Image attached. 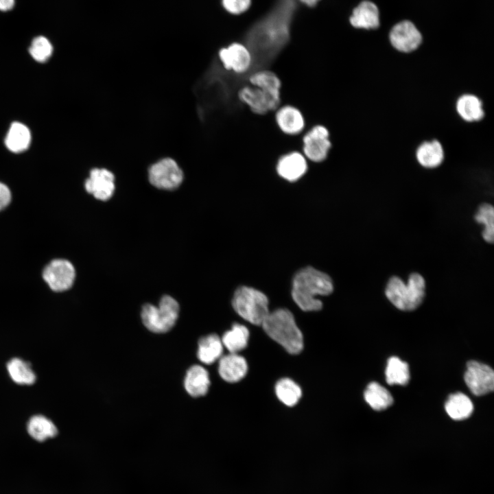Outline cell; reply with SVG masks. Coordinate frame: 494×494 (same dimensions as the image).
<instances>
[{"label":"cell","instance_id":"cell-1","mask_svg":"<svg viewBox=\"0 0 494 494\" xmlns=\"http://www.w3.org/2000/svg\"><path fill=\"white\" fill-rule=\"evenodd\" d=\"M298 5L297 0H275L247 30L243 40L252 56V67L263 69L288 43Z\"/></svg>","mask_w":494,"mask_h":494},{"label":"cell","instance_id":"cell-2","mask_svg":"<svg viewBox=\"0 0 494 494\" xmlns=\"http://www.w3.org/2000/svg\"><path fill=\"white\" fill-rule=\"evenodd\" d=\"M333 290L331 279L312 267L299 270L294 277L292 295L294 302L303 311H318L322 303L317 295H329Z\"/></svg>","mask_w":494,"mask_h":494},{"label":"cell","instance_id":"cell-3","mask_svg":"<svg viewBox=\"0 0 494 494\" xmlns=\"http://www.w3.org/2000/svg\"><path fill=\"white\" fill-rule=\"evenodd\" d=\"M261 325L265 332L290 353L298 354L303 350L302 333L288 309L270 312Z\"/></svg>","mask_w":494,"mask_h":494},{"label":"cell","instance_id":"cell-4","mask_svg":"<svg viewBox=\"0 0 494 494\" xmlns=\"http://www.w3.org/2000/svg\"><path fill=\"white\" fill-rule=\"evenodd\" d=\"M425 290L424 277L418 272H412L406 283L399 277H390L385 287V295L396 308L412 311L422 303Z\"/></svg>","mask_w":494,"mask_h":494},{"label":"cell","instance_id":"cell-5","mask_svg":"<svg viewBox=\"0 0 494 494\" xmlns=\"http://www.w3.org/2000/svg\"><path fill=\"white\" fill-rule=\"evenodd\" d=\"M235 311L244 320L255 325H261L268 314V300L261 292L242 286L233 296Z\"/></svg>","mask_w":494,"mask_h":494},{"label":"cell","instance_id":"cell-6","mask_svg":"<svg viewBox=\"0 0 494 494\" xmlns=\"http://www.w3.org/2000/svg\"><path fill=\"white\" fill-rule=\"evenodd\" d=\"M179 314V305L172 296H164L158 306L145 304L141 319L145 327L156 333H165L175 325Z\"/></svg>","mask_w":494,"mask_h":494},{"label":"cell","instance_id":"cell-7","mask_svg":"<svg viewBox=\"0 0 494 494\" xmlns=\"http://www.w3.org/2000/svg\"><path fill=\"white\" fill-rule=\"evenodd\" d=\"M148 179L158 189L173 190L182 183L183 172L176 161L164 158L150 167Z\"/></svg>","mask_w":494,"mask_h":494},{"label":"cell","instance_id":"cell-8","mask_svg":"<svg viewBox=\"0 0 494 494\" xmlns=\"http://www.w3.org/2000/svg\"><path fill=\"white\" fill-rule=\"evenodd\" d=\"M331 148L328 129L322 125L312 127L303 137V151L306 158L315 163L325 161Z\"/></svg>","mask_w":494,"mask_h":494},{"label":"cell","instance_id":"cell-9","mask_svg":"<svg viewBox=\"0 0 494 494\" xmlns=\"http://www.w3.org/2000/svg\"><path fill=\"white\" fill-rule=\"evenodd\" d=\"M43 277L49 287L55 292L66 291L71 287L75 278L73 264L64 259L52 260L45 268Z\"/></svg>","mask_w":494,"mask_h":494},{"label":"cell","instance_id":"cell-10","mask_svg":"<svg viewBox=\"0 0 494 494\" xmlns=\"http://www.w3.org/2000/svg\"><path fill=\"white\" fill-rule=\"evenodd\" d=\"M464 379L467 387L475 395H484L493 390L494 372L485 364L474 360L468 362Z\"/></svg>","mask_w":494,"mask_h":494},{"label":"cell","instance_id":"cell-11","mask_svg":"<svg viewBox=\"0 0 494 494\" xmlns=\"http://www.w3.org/2000/svg\"><path fill=\"white\" fill-rule=\"evenodd\" d=\"M389 39L391 45L401 53H411L419 48L422 36L416 26L409 21L396 24L390 30Z\"/></svg>","mask_w":494,"mask_h":494},{"label":"cell","instance_id":"cell-12","mask_svg":"<svg viewBox=\"0 0 494 494\" xmlns=\"http://www.w3.org/2000/svg\"><path fill=\"white\" fill-rule=\"evenodd\" d=\"M220 60L228 71L243 74L252 67V59L250 51L242 43H233L219 51Z\"/></svg>","mask_w":494,"mask_h":494},{"label":"cell","instance_id":"cell-13","mask_svg":"<svg viewBox=\"0 0 494 494\" xmlns=\"http://www.w3.org/2000/svg\"><path fill=\"white\" fill-rule=\"evenodd\" d=\"M237 95L239 100L257 115H265L277 110L281 102L261 89L251 84L242 87Z\"/></svg>","mask_w":494,"mask_h":494},{"label":"cell","instance_id":"cell-14","mask_svg":"<svg viewBox=\"0 0 494 494\" xmlns=\"http://www.w3.org/2000/svg\"><path fill=\"white\" fill-rule=\"evenodd\" d=\"M84 187L86 191L96 199L108 200L115 191V176L107 169L94 168L91 170L89 177L85 181Z\"/></svg>","mask_w":494,"mask_h":494},{"label":"cell","instance_id":"cell-15","mask_svg":"<svg viewBox=\"0 0 494 494\" xmlns=\"http://www.w3.org/2000/svg\"><path fill=\"white\" fill-rule=\"evenodd\" d=\"M417 163L424 169H433L440 167L445 158V151L442 143L436 139L421 141L414 150Z\"/></svg>","mask_w":494,"mask_h":494},{"label":"cell","instance_id":"cell-16","mask_svg":"<svg viewBox=\"0 0 494 494\" xmlns=\"http://www.w3.org/2000/svg\"><path fill=\"white\" fill-rule=\"evenodd\" d=\"M455 110L464 122L478 123L485 117L484 103L481 98L472 93H463L456 99Z\"/></svg>","mask_w":494,"mask_h":494},{"label":"cell","instance_id":"cell-17","mask_svg":"<svg viewBox=\"0 0 494 494\" xmlns=\"http://www.w3.org/2000/svg\"><path fill=\"white\" fill-rule=\"evenodd\" d=\"M307 158L303 154L290 152L281 156L277 163V172L283 179L294 182L300 179L307 170Z\"/></svg>","mask_w":494,"mask_h":494},{"label":"cell","instance_id":"cell-18","mask_svg":"<svg viewBox=\"0 0 494 494\" xmlns=\"http://www.w3.org/2000/svg\"><path fill=\"white\" fill-rule=\"evenodd\" d=\"M275 120L279 129L288 135L298 134L305 128V119L302 113L291 105L277 108Z\"/></svg>","mask_w":494,"mask_h":494},{"label":"cell","instance_id":"cell-19","mask_svg":"<svg viewBox=\"0 0 494 494\" xmlns=\"http://www.w3.org/2000/svg\"><path fill=\"white\" fill-rule=\"evenodd\" d=\"M248 365L246 360L237 353H230L220 358L218 372L227 382L235 383L246 375Z\"/></svg>","mask_w":494,"mask_h":494},{"label":"cell","instance_id":"cell-20","mask_svg":"<svg viewBox=\"0 0 494 494\" xmlns=\"http://www.w3.org/2000/svg\"><path fill=\"white\" fill-rule=\"evenodd\" d=\"M349 21L356 28L375 29L379 25V10L374 3L363 1L353 9Z\"/></svg>","mask_w":494,"mask_h":494},{"label":"cell","instance_id":"cell-21","mask_svg":"<svg viewBox=\"0 0 494 494\" xmlns=\"http://www.w3.org/2000/svg\"><path fill=\"white\" fill-rule=\"evenodd\" d=\"M184 386L186 391L193 397L205 395L210 386L208 371L200 365L191 366L187 372Z\"/></svg>","mask_w":494,"mask_h":494},{"label":"cell","instance_id":"cell-22","mask_svg":"<svg viewBox=\"0 0 494 494\" xmlns=\"http://www.w3.org/2000/svg\"><path fill=\"white\" fill-rule=\"evenodd\" d=\"M249 83L261 89L274 98L281 100V82L279 78L272 71L259 69L248 78Z\"/></svg>","mask_w":494,"mask_h":494},{"label":"cell","instance_id":"cell-23","mask_svg":"<svg viewBox=\"0 0 494 494\" xmlns=\"http://www.w3.org/2000/svg\"><path fill=\"white\" fill-rule=\"evenodd\" d=\"M30 142L31 133L29 128L22 123H12L5 139L7 148L12 152L20 153L28 148Z\"/></svg>","mask_w":494,"mask_h":494},{"label":"cell","instance_id":"cell-24","mask_svg":"<svg viewBox=\"0 0 494 494\" xmlns=\"http://www.w3.org/2000/svg\"><path fill=\"white\" fill-rule=\"evenodd\" d=\"M223 344L216 334L201 338L198 341V357L200 362L211 364L222 357Z\"/></svg>","mask_w":494,"mask_h":494},{"label":"cell","instance_id":"cell-25","mask_svg":"<svg viewBox=\"0 0 494 494\" xmlns=\"http://www.w3.org/2000/svg\"><path fill=\"white\" fill-rule=\"evenodd\" d=\"M445 408L447 414L454 420L460 421L469 418L473 412V405L471 399L462 392L449 395Z\"/></svg>","mask_w":494,"mask_h":494},{"label":"cell","instance_id":"cell-26","mask_svg":"<svg viewBox=\"0 0 494 494\" xmlns=\"http://www.w3.org/2000/svg\"><path fill=\"white\" fill-rule=\"evenodd\" d=\"M364 397L367 403L377 411L384 410L393 403V398L388 390L375 381L367 386Z\"/></svg>","mask_w":494,"mask_h":494},{"label":"cell","instance_id":"cell-27","mask_svg":"<svg viewBox=\"0 0 494 494\" xmlns=\"http://www.w3.org/2000/svg\"><path fill=\"white\" fill-rule=\"evenodd\" d=\"M248 338V329L244 325L236 323L231 330L223 335L221 340L223 346L230 353H237L246 347Z\"/></svg>","mask_w":494,"mask_h":494},{"label":"cell","instance_id":"cell-28","mask_svg":"<svg viewBox=\"0 0 494 494\" xmlns=\"http://www.w3.org/2000/svg\"><path fill=\"white\" fill-rule=\"evenodd\" d=\"M27 431L30 435L38 441H44L54 437L58 433L55 425L42 415H36L30 419Z\"/></svg>","mask_w":494,"mask_h":494},{"label":"cell","instance_id":"cell-29","mask_svg":"<svg viewBox=\"0 0 494 494\" xmlns=\"http://www.w3.org/2000/svg\"><path fill=\"white\" fill-rule=\"evenodd\" d=\"M410 379L409 367L406 362L392 356L388 360L386 380L390 385H406Z\"/></svg>","mask_w":494,"mask_h":494},{"label":"cell","instance_id":"cell-30","mask_svg":"<svg viewBox=\"0 0 494 494\" xmlns=\"http://www.w3.org/2000/svg\"><path fill=\"white\" fill-rule=\"evenodd\" d=\"M474 219L484 226L482 236L484 240L492 244L494 240V208L489 203L480 204L475 213Z\"/></svg>","mask_w":494,"mask_h":494},{"label":"cell","instance_id":"cell-31","mask_svg":"<svg viewBox=\"0 0 494 494\" xmlns=\"http://www.w3.org/2000/svg\"><path fill=\"white\" fill-rule=\"evenodd\" d=\"M275 392L279 399L287 406H294L301 397L299 386L288 378L280 379L276 384Z\"/></svg>","mask_w":494,"mask_h":494},{"label":"cell","instance_id":"cell-32","mask_svg":"<svg viewBox=\"0 0 494 494\" xmlns=\"http://www.w3.org/2000/svg\"><path fill=\"white\" fill-rule=\"evenodd\" d=\"M7 368L12 380L17 384L30 385L36 380L29 364L19 358L12 359L8 363Z\"/></svg>","mask_w":494,"mask_h":494},{"label":"cell","instance_id":"cell-33","mask_svg":"<svg viewBox=\"0 0 494 494\" xmlns=\"http://www.w3.org/2000/svg\"><path fill=\"white\" fill-rule=\"evenodd\" d=\"M31 56L38 62H45L49 59L53 52L50 41L43 36L34 38L29 48Z\"/></svg>","mask_w":494,"mask_h":494},{"label":"cell","instance_id":"cell-34","mask_svg":"<svg viewBox=\"0 0 494 494\" xmlns=\"http://www.w3.org/2000/svg\"><path fill=\"white\" fill-rule=\"evenodd\" d=\"M251 4V0H222L224 9L233 14H239L246 11Z\"/></svg>","mask_w":494,"mask_h":494},{"label":"cell","instance_id":"cell-35","mask_svg":"<svg viewBox=\"0 0 494 494\" xmlns=\"http://www.w3.org/2000/svg\"><path fill=\"white\" fill-rule=\"evenodd\" d=\"M12 194L8 187L0 182V211L5 209L10 202Z\"/></svg>","mask_w":494,"mask_h":494},{"label":"cell","instance_id":"cell-36","mask_svg":"<svg viewBox=\"0 0 494 494\" xmlns=\"http://www.w3.org/2000/svg\"><path fill=\"white\" fill-rule=\"evenodd\" d=\"M14 0H0V11L7 12L11 10L14 6Z\"/></svg>","mask_w":494,"mask_h":494},{"label":"cell","instance_id":"cell-37","mask_svg":"<svg viewBox=\"0 0 494 494\" xmlns=\"http://www.w3.org/2000/svg\"><path fill=\"white\" fill-rule=\"evenodd\" d=\"M298 1H300L301 3H303L307 6L313 8L317 5L319 1L320 0H297Z\"/></svg>","mask_w":494,"mask_h":494}]
</instances>
